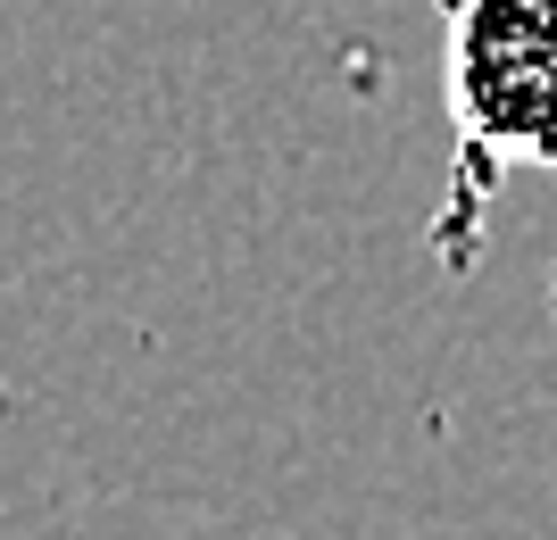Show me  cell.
Here are the masks:
<instances>
[{
    "instance_id": "obj_1",
    "label": "cell",
    "mask_w": 557,
    "mask_h": 540,
    "mask_svg": "<svg viewBox=\"0 0 557 540\" xmlns=\"http://www.w3.org/2000/svg\"><path fill=\"white\" fill-rule=\"evenodd\" d=\"M442 75L474 150L557 159V0H449Z\"/></svg>"
}]
</instances>
